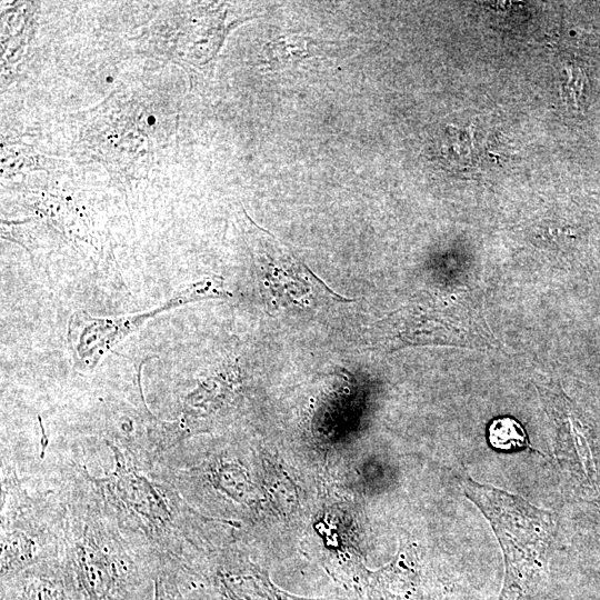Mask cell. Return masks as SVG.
Here are the masks:
<instances>
[{
    "label": "cell",
    "mask_w": 600,
    "mask_h": 600,
    "mask_svg": "<svg viewBox=\"0 0 600 600\" xmlns=\"http://www.w3.org/2000/svg\"><path fill=\"white\" fill-rule=\"evenodd\" d=\"M106 443L112 452L111 471L96 477L83 464L101 507L158 573L169 570L190 576L199 550L197 513L158 463H142L122 448Z\"/></svg>",
    "instance_id": "obj_1"
},
{
    "label": "cell",
    "mask_w": 600,
    "mask_h": 600,
    "mask_svg": "<svg viewBox=\"0 0 600 600\" xmlns=\"http://www.w3.org/2000/svg\"><path fill=\"white\" fill-rule=\"evenodd\" d=\"M213 577L222 600H311L282 591L250 563H223Z\"/></svg>",
    "instance_id": "obj_7"
},
{
    "label": "cell",
    "mask_w": 600,
    "mask_h": 600,
    "mask_svg": "<svg viewBox=\"0 0 600 600\" xmlns=\"http://www.w3.org/2000/svg\"><path fill=\"white\" fill-rule=\"evenodd\" d=\"M266 54L271 68H281L307 57V42L300 37L280 38L268 44Z\"/></svg>",
    "instance_id": "obj_9"
},
{
    "label": "cell",
    "mask_w": 600,
    "mask_h": 600,
    "mask_svg": "<svg viewBox=\"0 0 600 600\" xmlns=\"http://www.w3.org/2000/svg\"><path fill=\"white\" fill-rule=\"evenodd\" d=\"M366 600H424L416 553L401 547L384 567L364 569L360 590Z\"/></svg>",
    "instance_id": "obj_5"
},
{
    "label": "cell",
    "mask_w": 600,
    "mask_h": 600,
    "mask_svg": "<svg viewBox=\"0 0 600 600\" xmlns=\"http://www.w3.org/2000/svg\"><path fill=\"white\" fill-rule=\"evenodd\" d=\"M487 440L491 448L502 452L532 449L524 427L510 416L497 417L490 421Z\"/></svg>",
    "instance_id": "obj_8"
},
{
    "label": "cell",
    "mask_w": 600,
    "mask_h": 600,
    "mask_svg": "<svg viewBox=\"0 0 600 600\" xmlns=\"http://www.w3.org/2000/svg\"><path fill=\"white\" fill-rule=\"evenodd\" d=\"M1 600H78L59 558L1 580Z\"/></svg>",
    "instance_id": "obj_6"
},
{
    "label": "cell",
    "mask_w": 600,
    "mask_h": 600,
    "mask_svg": "<svg viewBox=\"0 0 600 600\" xmlns=\"http://www.w3.org/2000/svg\"><path fill=\"white\" fill-rule=\"evenodd\" d=\"M58 487L64 504L58 558L78 600H150L158 570L101 507L83 463H68Z\"/></svg>",
    "instance_id": "obj_2"
},
{
    "label": "cell",
    "mask_w": 600,
    "mask_h": 600,
    "mask_svg": "<svg viewBox=\"0 0 600 600\" xmlns=\"http://www.w3.org/2000/svg\"><path fill=\"white\" fill-rule=\"evenodd\" d=\"M461 483L464 496L489 520L502 549L504 579L498 600H523L532 596L543 576L553 534L551 513L469 477Z\"/></svg>",
    "instance_id": "obj_3"
},
{
    "label": "cell",
    "mask_w": 600,
    "mask_h": 600,
    "mask_svg": "<svg viewBox=\"0 0 600 600\" xmlns=\"http://www.w3.org/2000/svg\"><path fill=\"white\" fill-rule=\"evenodd\" d=\"M183 578L176 571H160L153 583V600H188L183 594Z\"/></svg>",
    "instance_id": "obj_10"
},
{
    "label": "cell",
    "mask_w": 600,
    "mask_h": 600,
    "mask_svg": "<svg viewBox=\"0 0 600 600\" xmlns=\"http://www.w3.org/2000/svg\"><path fill=\"white\" fill-rule=\"evenodd\" d=\"M259 266L260 284L273 304H307L311 287L319 280L269 232L254 224L250 231Z\"/></svg>",
    "instance_id": "obj_4"
}]
</instances>
